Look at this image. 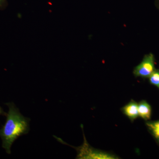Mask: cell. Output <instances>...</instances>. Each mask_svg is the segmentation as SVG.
Masks as SVG:
<instances>
[{
	"label": "cell",
	"instance_id": "1",
	"mask_svg": "<svg viewBox=\"0 0 159 159\" xmlns=\"http://www.w3.org/2000/svg\"><path fill=\"white\" fill-rule=\"evenodd\" d=\"M9 107L5 124L0 129V137L2 147L7 153H11L12 144L19 137L28 134L29 130L30 119L20 113L13 102L6 103Z\"/></svg>",
	"mask_w": 159,
	"mask_h": 159
},
{
	"label": "cell",
	"instance_id": "2",
	"mask_svg": "<svg viewBox=\"0 0 159 159\" xmlns=\"http://www.w3.org/2000/svg\"><path fill=\"white\" fill-rule=\"evenodd\" d=\"M83 134L84 142L82 145L78 147H74L77 150L76 159H118L120 158L116 155L107 152L93 148L89 144L83 130V126L81 125Z\"/></svg>",
	"mask_w": 159,
	"mask_h": 159
},
{
	"label": "cell",
	"instance_id": "3",
	"mask_svg": "<svg viewBox=\"0 0 159 159\" xmlns=\"http://www.w3.org/2000/svg\"><path fill=\"white\" fill-rule=\"evenodd\" d=\"M155 59L154 56L152 53L146 54L141 62L135 67L133 74L136 77H140L142 78H149L155 70Z\"/></svg>",
	"mask_w": 159,
	"mask_h": 159
},
{
	"label": "cell",
	"instance_id": "4",
	"mask_svg": "<svg viewBox=\"0 0 159 159\" xmlns=\"http://www.w3.org/2000/svg\"><path fill=\"white\" fill-rule=\"evenodd\" d=\"M121 111L132 122H134L139 116L138 103L132 99L122 107Z\"/></svg>",
	"mask_w": 159,
	"mask_h": 159
},
{
	"label": "cell",
	"instance_id": "5",
	"mask_svg": "<svg viewBox=\"0 0 159 159\" xmlns=\"http://www.w3.org/2000/svg\"><path fill=\"white\" fill-rule=\"evenodd\" d=\"M139 116L145 121L150 120L152 116V107L146 100H142L138 103Z\"/></svg>",
	"mask_w": 159,
	"mask_h": 159
},
{
	"label": "cell",
	"instance_id": "6",
	"mask_svg": "<svg viewBox=\"0 0 159 159\" xmlns=\"http://www.w3.org/2000/svg\"><path fill=\"white\" fill-rule=\"evenodd\" d=\"M145 125L149 133L153 137L159 146V120L154 121H147Z\"/></svg>",
	"mask_w": 159,
	"mask_h": 159
},
{
	"label": "cell",
	"instance_id": "7",
	"mask_svg": "<svg viewBox=\"0 0 159 159\" xmlns=\"http://www.w3.org/2000/svg\"><path fill=\"white\" fill-rule=\"evenodd\" d=\"M149 81L151 84L156 86L159 89V69H156L149 77Z\"/></svg>",
	"mask_w": 159,
	"mask_h": 159
},
{
	"label": "cell",
	"instance_id": "8",
	"mask_svg": "<svg viewBox=\"0 0 159 159\" xmlns=\"http://www.w3.org/2000/svg\"><path fill=\"white\" fill-rule=\"evenodd\" d=\"M5 114V113L4 112V111L2 109V107H0V115H4Z\"/></svg>",
	"mask_w": 159,
	"mask_h": 159
},
{
	"label": "cell",
	"instance_id": "9",
	"mask_svg": "<svg viewBox=\"0 0 159 159\" xmlns=\"http://www.w3.org/2000/svg\"><path fill=\"white\" fill-rule=\"evenodd\" d=\"M155 4L157 7L159 8V0H156Z\"/></svg>",
	"mask_w": 159,
	"mask_h": 159
},
{
	"label": "cell",
	"instance_id": "10",
	"mask_svg": "<svg viewBox=\"0 0 159 159\" xmlns=\"http://www.w3.org/2000/svg\"><path fill=\"white\" fill-rule=\"evenodd\" d=\"M3 0H0V6L2 4Z\"/></svg>",
	"mask_w": 159,
	"mask_h": 159
}]
</instances>
